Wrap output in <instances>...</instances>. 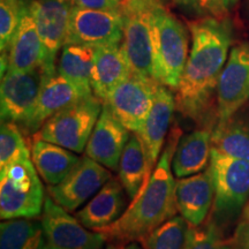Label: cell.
<instances>
[{"label":"cell","instance_id":"obj_31","mask_svg":"<svg viewBox=\"0 0 249 249\" xmlns=\"http://www.w3.org/2000/svg\"><path fill=\"white\" fill-rule=\"evenodd\" d=\"M23 0H0V51L8 53L20 23Z\"/></svg>","mask_w":249,"mask_h":249},{"label":"cell","instance_id":"obj_12","mask_svg":"<svg viewBox=\"0 0 249 249\" xmlns=\"http://www.w3.org/2000/svg\"><path fill=\"white\" fill-rule=\"evenodd\" d=\"M111 178L107 167L85 155L62 181L48 187V193L59 205L71 213L92 198Z\"/></svg>","mask_w":249,"mask_h":249},{"label":"cell","instance_id":"obj_25","mask_svg":"<svg viewBox=\"0 0 249 249\" xmlns=\"http://www.w3.org/2000/svg\"><path fill=\"white\" fill-rule=\"evenodd\" d=\"M92 62V48L77 44L62 46L57 71L73 85L82 98L93 95L91 87Z\"/></svg>","mask_w":249,"mask_h":249},{"label":"cell","instance_id":"obj_8","mask_svg":"<svg viewBox=\"0 0 249 249\" xmlns=\"http://www.w3.org/2000/svg\"><path fill=\"white\" fill-rule=\"evenodd\" d=\"M124 37L121 11H99L71 6L65 44L89 48L120 44Z\"/></svg>","mask_w":249,"mask_h":249},{"label":"cell","instance_id":"obj_30","mask_svg":"<svg viewBox=\"0 0 249 249\" xmlns=\"http://www.w3.org/2000/svg\"><path fill=\"white\" fill-rule=\"evenodd\" d=\"M185 249H234L232 239L224 238L222 227L213 219L200 226L189 227Z\"/></svg>","mask_w":249,"mask_h":249},{"label":"cell","instance_id":"obj_35","mask_svg":"<svg viewBox=\"0 0 249 249\" xmlns=\"http://www.w3.org/2000/svg\"><path fill=\"white\" fill-rule=\"evenodd\" d=\"M104 249H144L140 242H128V244H108Z\"/></svg>","mask_w":249,"mask_h":249},{"label":"cell","instance_id":"obj_15","mask_svg":"<svg viewBox=\"0 0 249 249\" xmlns=\"http://www.w3.org/2000/svg\"><path fill=\"white\" fill-rule=\"evenodd\" d=\"M176 110V93L167 87L157 83L152 107L142 129L138 133L147 158V183L160 160L165 140L169 136Z\"/></svg>","mask_w":249,"mask_h":249},{"label":"cell","instance_id":"obj_39","mask_svg":"<svg viewBox=\"0 0 249 249\" xmlns=\"http://www.w3.org/2000/svg\"><path fill=\"white\" fill-rule=\"evenodd\" d=\"M62 1H71V0H62Z\"/></svg>","mask_w":249,"mask_h":249},{"label":"cell","instance_id":"obj_7","mask_svg":"<svg viewBox=\"0 0 249 249\" xmlns=\"http://www.w3.org/2000/svg\"><path fill=\"white\" fill-rule=\"evenodd\" d=\"M155 4L149 0H126L121 8L124 18L121 45L134 75L150 81H155L151 38V14Z\"/></svg>","mask_w":249,"mask_h":249},{"label":"cell","instance_id":"obj_28","mask_svg":"<svg viewBox=\"0 0 249 249\" xmlns=\"http://www.w3.org/2000/svg\"><path fill=\"white\" fill-rule=\"evenodd\" d=\"M189 224L182 216H174L154 230L142 242L144 249H185Z\"/></svg>","mask_w":249,"mask_h":249},{"label":"cell","instance_id":"obj_5","mask_svg":"<svg viewBox=\"0 0 249 249\" xmlns=\"http://www.w3.org/2000/svg\"><path fill=\"white\" fill-rule=\"evenodd\" d=\"M208 170L214 189L213 218L211 219L222 227L224 223L242 213L249 201V161L236 160L213 149Z\"/></svg>","mask_w":249,"mask_h":249},{"label":"cell","instance_id":"obj_14","mask_svg":"<svg viewBox=\"0 0 249 249\" xmlns=\"http://www.w3.org/2000/svg\"><path fill=\"white\" fill-rule=\"evenodd\" d=\"M71 7V1L30 0L31 13L44 50L43 70L45 73L57 71L55 60L66 43Z\"/></svg>","mask_w":249,"mask_h":249},{"label":"cell","instance_id":"obj_6","mask_svg":"<svg viewBox=\"0 0 249 249\" xmlns=\"http://www.w3.org/2000/svg\"><path fill=\"white\" fill-rule=\"evenodd\" d=\"M102 108L103 102L95 95L81 98L50 118L33 138L81 154L86 150Z\"/></svg>","mask_w":249,"mask_h":249},{"label":"cell","instance_id":"obj_34","mask_svg":"<svg viewBox=\"0 0 249 249\" xmlns=\"http://www.w3.org/2000/svg\"><path fill=\"white\" fill-rule=\"evenodd\" d=\"M234 249H249V224L241 220L236 226L232 238Z\"/></svg>","mask_w":249,"mask_h":249},{"label":"cell","instance_id":"obj_3","mask_svg":"<svg viewBox=\"0 0 249 249\" xmlns=\"http://www.w3.org/2000/svg\"><path fill=\"white\" fill-rule=\"evenodd\" d=\"M151 38L154 79L176 91L189 55L188 30L164 4H155Z\"/></svg>","mask_w":249,"mask_h":249},{"label":"cell","instance_id":"obj_9","mask_svg":"<svg viewBox=\"0 0 249 249\" xmlns=\"http://www.w3.org/2000/svg\"><path fill=\"white\" fill-rule=\"evenodd\" d=\"M40 222L49 249H104L107 240L101 232L87 229L50 195L45 197Z\"/></svg>","mask_w":249,"mask_h":249},{"label":"cell","instance_id":"obj_38","mask_svg":"<svg viewBox=\"0 0 249 249\" xmlns=\"http://www.w3.org/2000/svg\"><path fill=\"white\" fill-rule=\"evenodd\" d=\"M150 2H156V4H164V0H149Z\"/></svg>","mask_w":249,"mask_h":249},{"label":"cell","instance_id":"obj_2","mask_svg":"<svg viewBox=\"0 0 249 249\" xmlns=\"http://www.w3.org/2000/svg\"><path fill=\"white\" fill-rule=\"evenodd\" d=\"M181 138V130L174 127L169 133L163 152L147 186L136 195L123 216L101 233L108 244L142 242L154 230L178 213L172 157Z\"/></svg>","mask_w":249,"mask_h":249},{"label":"cell","instance_id":"obj_22","mask_svg":"<svg viewBox=\"0 0 249 249\" xmlns=\"http://www.w3.org/2000/svg\"><path fill=\"white\" fill-rule=\"evenodd\" d=\"M213 129L204 126L180 138L171 163L176 178H186L208 170L213 150Z\"/></svg>","mask_w":249,"mask_h":249},{"label":"cell","instance_id":"obj_29","mask_svg":"<svg viewBox=\"0 0 249 249\" xmlns=\"http://www.w3.org/2000/svg\"><path fill=\"white\" fill-rule=\"evenodd\" d=\"M31 149L28 148L20 126L1 121L0 127V170L15 161L31 158Z\"/></svg>","mask_w":249,"mask_h":249},{"label":"cell","instance_id":"obj_1","mask_svg":"<svg viewBox=\"0 0 249 249\" xmlns=\"http://www.w3.org/2000/svg\"><path fill=\"white\" fill-rule=\"evenodd\" d=\"M192 46L176 90L177 111L200 124L209 113L218 80L233 44L229 18H196L188 23Z\"/></svg>","mask_w":249,"mask_h":249},{"label":"cell","instance_id":"obj_27","mask_svg":"<svg viewBox=\"0 0 249 249\" xmlns=\"http://www.w3.org/2000/svg\"><path fill=\"white\" fill-rule=\"evenodd\" d=\"M0 249H49L42 222L37 218L2 220Z\"/></svg>","mask_w":249,"mask_h":249},{"label":"cell","instance_id":"obj_17","mask_svg":"<svg viewBox=\"0 0 249 249\" xmlns=\"http://www.w3.org/2000/svg\"><path fill=\"white\" fill-rule=\"evenodd\" d=\"M128 200V195L119 179L111 178L75 216L87 229L101 232L123 216L129 207Z\"/></svg>","mask_w":249,"mask_h":249},{"label":"cell","instance_id":"obj_21","mask_svg":"<svg viewBox=\"0 0 249 249\" xmlns=\"http://www.w3.org/2000/svg\"><path fill=\"white\" fill-rule=\"evenodd\" d=\"M44 50L30 8V0H23L20 23L8 51V71H27L42 67Z\"/></svg>","mask_w":249,"mask_h":249},{"label":"cell","instance_id":"obj_26","mask_svg":"<svg viewBox=\"0 0 249 249\" xmlns=\"http://www.w3.org/2000/svg\"><path fill=\"white\" fill-rule=\"evenodd\" d=\"M117 171L118 179L132 202L147 185V158L138 133L130 134Z\"/></svg>","mask_w":249,"mask_h":249},{"label":"cell","instance_id":"obj_20","mask_svg":"<svg viewBox=\"0 0 249 249\" xmlns=\"http://www.w3.org/2000/svg\"><path fill=\"white\" fill-rule=\"evenodd\" d=\"M132 75V67L121 43L93 49L91 87L93 95L102 102L111 90Z\"/></svg>","mask_w":249,"mask_h":249},{"label":"cell","instance_id":"obj_33","mask_svg":"<svg viewBox=\"0 0 249 249\" xmlns=\"http://www.w3.org/2000/svg\"><path fill=\"white\" fill-rule=\"evenodd\" d=\"M126 0H71V6L99 11H121Z\"/></svg>","mask_w":249,"mask_h":249},{"label":"cell","instance_id":"obj_37","mask_svg":"<svg viewBox=\"0 0 249 249\" xmlns=\"http://www.w3.org/2000/svg\"><path fill=\"white\" fill-rule=\"evenodd\" d=\"M239 1H240V0H224V2H225L226 7H227V9H229V11L234 7V6L238 4Z\"/></svg>","mask_w":249,"mask_h":249},{"label":"cell","instance_id":"obj_19","mask_svg":"<svg viewBox=\"0 0 249 249\" xmlns=\"http://www.w3.org/2000/svg\"><path fill=\"white\" fill-rule=\"evenodd\" d=\"M81 98L73 85L58 71L45 73L35 108L23 127L24 130L29 134H36L52 116Z\"/></svg>","mask_w":249,"mask_h":249},{"label":"cell","instance_id":"obj_32","mask_svg":"<svg viewBox=\"0 0 249 249\" xmlns=\"http://www.w3.org/2000/svg\"><path fill=\"white\" fill-rule=\"evenodd\" d=\"M172 2L186 14L196 18H226L229 14L224 0H172Z\"/></svg>","mask_w":249,"mask_h":249},{"label":"cell","instance_id":"obj_23","mask_svg":"<svg viewBox=\"0 0 249 249\" xmlns=\"http://www.w3.org/2000/svg\"><path fill=\"white\" fill-rule=\"evenodd\" d=\"M30 149L31 160L48 186L62 181L80 160L76 152L40 139L33 138Z\"/></svg>","mask_w":249,"mask_h":249},{"label":"cell","instance_id":"obj_11","mask_svg":"<svg viewBox=\"0 0 249 249\" xmlns=\"http://www.w3.org/2000/svg\"><path fill=\"white\" fill-rule=\"evenodd\" d=\"M45 71L42 67L27 71H7L1 76V121L26 126L35 108Z\"/></svg>","mask_w":249,"mask_h":249},{"label":"cell","instance_id":"obj_10","mask_svg":"<svg viewBox=\"0 0 249 249\" xmlns=\"http://www.w3.org/2000/svg\"><path fill=\"white\" fill-rule=\"evenodd\" d=\"M216 123H223L249 101V42L234 44L230 51L216 90Z\"/></svg>","mask_w":249,"mask_h":249},{"label":"cell","instance_id":"obj_16","mask_svg":"<svg viewBox=\"0 0 249 249\" xmlns=\"http://www.w3.org/2000/svg\"><path fill=\"white\" fill-rule=\"evenodd\" d=\"M130 130L103 104L97 123L86 147V155L108 170L117 171L124 149L130 138Z\"/></svg>","mask_w":249,"mask_h":249},{"label":"cell","instance_id":"obj_13","mask_svg":"<svg viewBox=\"0 0 249 249\" xmlns=\"http://www.w3.org/2000/svg\"><path fill=\"white\" fill-rule=\"evenodd\" d=\"M157 82L129 76L118 85L103 102L114 117L130 132L139 133L149 116Z\"/></svg>","mask_w":249,"mask_h":249},{"label":"cell","instance_id":"obj_24","mask_svg":"<svg viewBox=\"0 0 249 249\" xmlns=\"http://www.w3.org/2000/svg\"><path fill=\"white\" fill-rule=\"evenodd\" d=\"M211 144L224 155L249 161V107H242L227 120L216 123Z\"/></svg>","mask_w":249,"mask_h":249},{"label":"cell","instance_id":"obj_4","mask_svg":"<svg viewBox=\"0 0 249 249\" xmlns=\"http://www.w3.org/2000/svg\"><path fill=\"white\" fill-rule=\"evenodd\" d=\"M31 158L18 160L0 170V217L37 218L43 213L45 195Z\"/></svg>","mask_w":249,"mask_h":249},{"label":"cell","instance_id":"obj_36","mask_svg":"<svg viewBox=\"0 0 249 249\" xmlns=\"http://www.w3.org/2000/svg\"><path fill=\"white\" fill-rule=\"evenodd\" d=\"M242 220H245V222L249 224V201L245 205L244 210H242Z\"/></svg>","mask_w":249,"mask_h":249},{"label":"cell","instance_id":"obj_18","mask_svg":"<svg viewBox=\"0 0 249 249\" xmlns=\"http://www.w3.org/2000/svg\"><path fill=\"white\" fill-rule=\"evenodd\" d=\"M213 200L214 189L209 170L177 180V209L192 226L205 223L213 207Z\"/></svg>","mask_w":249,"mask_h":249}]
</instances>
